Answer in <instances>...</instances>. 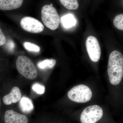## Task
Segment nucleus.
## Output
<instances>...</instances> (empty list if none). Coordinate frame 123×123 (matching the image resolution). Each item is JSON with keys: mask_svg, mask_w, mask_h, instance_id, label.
Returning <instances> with one entry per match:
<instances>
[{"mask_svg": "<svg viewBox=\"0 0 123 123\" xmlns=\"http://www.w3.org/2000/svg\"><path fill=\"white\" fill-rule=\"evenodd\" d=\"M107 72L111 84L117 85L120 83L123 77V55L119 51H113L110 54Z\"/></svg>", "mask_w": 123, "mask_h": 123, "instance_id": "obj_1", "label": "nucleus"}, {"mask_svg": "<svg viewBox=\"0 0 123 123\" xmlns=\"http://www.w3.org/2000/svg\"><path fill=\"white\" fill-rule=\"evenodd\" d=\"M16 66L19 73L27 79L33 80L37 76V70L35 65L26 56H19L16 60Z\"/></svg>", "mask_w": 123, "mask_h": 123, "instance_id": "obj_2", "label": "nucleus"}, {"mask_svg": "<svg viewBox=\"0 0 123 123\" xmlns=\"http://www.w3.org/2000/svg\"><path fill=\"white\" fill-rule=\"evenodd\" d=\"M41 14L42 21L47 27L52 30L58 28L60 17L54 7L50 5H45L42 8Z\"/></svg>", "mask_w": 123, "mask_h": 123, "instance_id": "obj_3", "label": "nucleus"}, {"mask_svg": "<svg viewBox=\"0 0 123 123\" xmlns=\"http://www.w3.org/2000/svg\"><path fill=\"white\" fill-rule=\"evenodd\" d=\"M92 95L90 88L84 85L75 86L68 93V97L70 100L78 103L89 102L91 99Z\"/></svg>", "mask_w": 123, "mask_h": 123, "instance_id": "obj_4", "label": "nucleus"}, {"mask_svg": "<svg viewBox=\"0 0 123 123\" xmlns=\"http://www.w3.org/2000/svg\"><path fill=\"white\" fill-rule=\"evenodd\" d=\"M103 110L97 105L90 106L84 109L81 115L82 123H96L103 115Z\"/></svg>", "mask_w": 123, "mask_h": 123, "instance_id": "obj_5", "label": "nucleus"}, {"mask_svg": "<svg viewBox=\"0 0 123 123\" xmlns=\"http://www.w3.org/2000/svg\"><path fill=\"white\" fill-rule=\"evenodd\" d=\"M86 47L89 57L92 61H99L101 55V49L99 42L94 36H89L86 39Z\"/></svg>", "mask_w": 123, "mask_h": 123, "instance_id": "obj_6", "label": "nucleus"}, {"mask_svg": "<svg viewBox=\"0 0 123 123\" xmlns=\"http://www.w3.org/2000/svg\"><path fill=\"white\" fill-rule=\"evenodd\" d=\"M20 25L23 30L31 33H41L44 29L43 23L38 20L31 17L23 18L20 22Z\"/></svg>", "mask_w": 123, "mask_h": 123, "instance_id": "obj_7", "label": "nucleus"}, {"mask_svg": "<svg viewBox=\"0 0 123 123\" xmlns=\"http://www.w3.org/2000/svg\"><path fill=\"white\" fill-rule=\"evenodd\" d=\"M4 120V123H28L29 122V119L26 116L9 109L5 111Z\"/></svg>", "mask_w": 123, "mask_h": 123, "instance_id": "obj_8", "label": "nucleus"}, {"mask_svg": "<svg viewBox=\"0 0 123 123\" xmlns=\"http://www.w3.org/2000/svg\"><path fill=\"white\" fill-rule=\"evenodd\" d=\"M21 98L22 93L19 88L17 86H14L10 92L2 97V101L5 105L9 106L17 103Z\"/></svg>", "mask_w": 123, "mask_h": 123, "instance_id": "obj_9", "label": "nucleus"}, {"mask_svg": "<svg viewBox=\"0 0 123 123\" xmlns=\"http://www.w3.org/2000/svg\"><path fill=\"white\" fill-rule=\"evenodd\" d=\"M23 1L22 0H0V10H10L20 8Z\"/></svg>", "mask_w": 123, "mask_h": 123, "instance_id": "obj_10", "label": "nucleus"}, {"mask_svg": "<svg viewBox=\"0 0 123 123\" xmlns=\"http://www.w3.org/2000/svg\"><path fill=\"white\" fill-rule=\"evenodd\" d=\"M19 105L21 111L24 113H30L34 109L32 101L27 97H23L21 98L19 102Z\"/></svg>", "mask_w": 123, "mask_h": 123, "instance_id": "obj_11", "label": "nucleus"}, {"mask_svg": "<svg viewBox=\"0 0 123 123\" xmlns=\"http://www.w3.org/2000/svg\"><path fill=\"white\" fill-rule=\"evenodd\" d=\"M62 23L63 27L68 29L74 26L76 24V20L74 16L71 14L64 15L61 18Z\"/></svg>", "mask_w": 123, "mask_h": 123, "instance_id": "obj_12", "label": "nucleus"}, {"mask_svg": "<svg viewBox=\"0 0 123 123\" xmlns=\"http://www.w3.org/2000/svg\"><path fill=\"white\" fill-rule=\"evenodd\" d=\"M56 63L55 60L52 59H47L38 62L37 65L39 68L40 69H51L55 66Z\"/></svg>", "mask_w": 123, "mask_h": 123, "instance_id": "obj_13", "label": "nucleus"}, {"mask_svg": "<svg viewBox=\"0 0 123 123\" xmlns=\"http://www.w3.org/2000/svg\"><path fill=\"white\" fill-rule=\"evenodd\" d=\"M62 5L69 10H76L79 6L78 2L75 0H60Z\"/></svg>", "mask_w": 123, "mask_h": 123, "instance_id": "obj_14", "label": "nucleus"}, {"mask_svg": "<svg viewBox=\"0 0 123 123\" xmlns=\"http://www.w3.org/2000/svg\"><path fill=\"white\" fill-rule=\"evenodd\" d=\"M23 46L27 50L31 52H38L40 50L39 46L30 42H25L23 44Z\"/></svg>", "mask_w": 123, "mask_h": 123, "instance_id": "obj_15", "label": "nucleus"}, {"mask_svg": "<svg viewBox=\"0 0 123 123\" xmlns=\"http://www.w3.org/2000/svg\"><path fill=\"white\" fill-rule=\"evenodd\" d=\"M113 24L117 29L123 31V14H118L115 17Z\"/></svg>", "mask_w": 123, "mask_h": 123, "instance_id": "obj_16", "label": "nucleus"}, {"mask_svg": "<svg viewBox=\"0 0 123 123\" xmlns=\"http://www.w3.org/2000/svg\"><path fill=\"white\" fill-rule=\"evenodd\" d=\"M32 88L33 90L38 94H43L45 92V88L44 86L38 83L34 84L32 86Z\"/></svg>", "mask_w": 123, "mask_h": 123, "instance_id": "obj_17", "label": "nucleus"}, {"mask_svg": "<svg viewBox=\"0 0 123 123\" xmlns=\"http://www.w3.org/2000/svg\"><path fill=\"white\" fill-rule=\"evenodd\" d=\"M6 38L0 27V46L4 45L6 42Z\"/></svg>", "mask_w": 123, "mask_h": 123, "instance_id": "obj_18", "label": "nucleus"}, {"mask_svg": "<svg viewBox=\"0 0 123 123\" xmlns=\"http://www.w3.org/2000/svg\"><path fill=\"white\" fill-rule=\"evenodd\" d=\"M1 101H1V98L0 95V110L1 108V103H2Z\"/></svg>", "mask_w": 123, "mask_h": 123, "instance_id": "obj_19", "label": "nucleus"}, {"mask_svg": "<svg viewBox=\"0 0 123 123\" xmlns=\"http://www.w3.org/2000/svg\"></svg>", "mask_w": 123, "mask_h": 123, "instance_id": "obj_20", "label": "nucleus"}]
</instances>
